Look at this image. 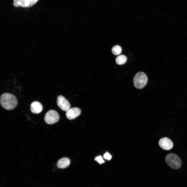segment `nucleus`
<instances>
[{"label":"nucleus","instance_id":"1","mask_svg":"<svg viewBox=\"0 0 187 187\" xmlns=\"http://www.w3.org/2000/svg\"><path fill=\"white\" fill-rule=\"evenodd\" d=\"M0 101L2 107L8 110L14 109L17 104V100L15 96L8 93H3L1 95Z\"/></svg>","mask_w":187,"mask_h":187},{"label":"nucleus","instance_id":"2","mask_svg":"<svg viewBox=\"0 0 187 187\" xmlns=\"http://www.w3.org/2000/svg\"><path fill=\"white\" fill-rule=\"evenodd\" d=\"M166 164L174 169L179 168L182 165V162L179 157L177 155L172 153L168 155L165 159Z\"/></svg>","mask_w":187,"mask_h":187},{"label":"nucleus","instance_id":"3","mask_svg":"<svg viewBox=\"0 0 187 187\" xmlns=\"http://www.w3.org/2000/svg\"><path fill=\"white\" fill-rule=\"evenodd\" d=\"M148 80L147 76L144 73L138 72L136 74L133 78L134 85L136 88H142L146 84Z\"/></svg>","mask_w":187,"mask_h":187},{"label":"nucleus","instance_id":"4","mask_svg":"<svg viewBox=\"0 0 187 187\" xmlns=\"http://www.w3.org/2000/svg\"><path fill=\"white\" fill-rule=\"evenodd\" d=\"M59 116L57 112L54 110H50L46 113L44 120L47 124H54L58 121Z\"/></svg>","mask_w":187,"mask_h":187},{"label":"nucleus","instance_id":"5","mask_svg":"<svg viewBox=\"0 0 187 187\" xmlns=\"http://www.w3.org/2000/svg\"><path fill=\"white\" fill-rule=\"evenodd\" d=\"M57 102L58 106L63 111H66L70 109V105L69 103L62 95L58 97Z\"/></svg>","mask_w":187,"mask_h":187},{"label":"nucleus","instance_id":"6","mask_svg":"<svg viewBox=\"0 0 187 187\" xmlns=\"http://www.w3.org/2000/svg\"><path fill=\"white\" fill-rule=\"evenodd\" d=\"M158 144L161 148L166 150L171 149L173 145L171 140L166 137H164L160 139L159 141Z\"/></svg>","mask_w":187,"mask_h":187},{"label":"nucleus","instance_id":"7","mask_svg":"<svg viewBox=\"0 0 187 187\" xmlns=\"http://www.w3.org/2000/svg\"><path fill=\"white\" fill-rule=\"evenodd\" d=\"M81 112V109L78 108L74 107L70 108L66 111V117L69 120L73 119L79 116Z\"/></svg>","mask_w":187,"mask_h":187},{"label":"nucleus","instance_id":"8","mask_svg":"<svg viewBox=\"0 0 187 187\" xmlns=\"http://www.w3.org/2000/svg\"><path fill=\"white\" fill-rule=\"evenodd\" d=\"M30 109L31 111L33 113L38 114L40 113L42 111L43 106L41 103L35 101L31 103Z\"/></svg>","mask_w":187,"mask_h":187},{"label":"nucleus","instance_id":"9","mask_svg":"<svg viewBox=\"0 0 187 187\" xmlns=\"http://www.w3.org/2000/svg\"><path fill=\"white\" fill-rule=\"evenodd\" d=\"M70 161L68 158L66 157L62 158L57 162V166L59 168L64 169L68 167L70 165Z\"/></svg>","mask_w":187,"mask_h":187},{"label":"nucleus","instance_id":"10","mask_svg":"<svg viewBox=\"0 0 187 187\" xmlns=\"http://www.w3.org/2000/svg\"><path fill=\"white\" fill-rule=\"evenodd\" d=\"M29 4V0H14L13 5L16 7H28Z\"/></svg>","mask_w":187,"mask_h":187},{"label":"nucleus","instance_id":"11","mask_svg":"<svg viewBox=\"0 0 187 187\" xmlns=\"http://www.w3.org/2000/svg\"><path fill=\"white\" fill-rule=\"evenodd\" d=\"M127 59V57L125 55H121L118 56L116 58L115 62L118 65H122L126 62Z\"/></svg>","mask_w":187,"mask_h":187},{"label":"nucleus","instance_id":"12","mask_svg":"<svg viewBox=\"0 0 187 187\" xmlns=\"http://www.w3.org/2000/svg\"><path fill=\"white\" fill-rule=\"evenodd\" d=\"M111 50L112 53L114 55H117L121 53L122 49L119 46L115 45L113 47Z\"/></svg>","mask_w":187,"mask_h":187},{"label":"nucleus","instance_id":"13","mask_svg":"<svg viewBox=\"0 0 187 187\" xmlns=\"http://www.w3.org/2000/svg\"><path fill=\"white\" fill-rule=\"evenodd\" d=\"M95 160L99 164H101L105 162L102 157L100 156L96 157L95 158Z\"/></svg>","mask_w":187,"mask_h":187},{"label":"nucleus","instance_id":"14","mask_svg":"<svg viewBox=\"0 0 187 187\" xmlns=\"http://www.w3.org/2000/svg\"><path fill=\"white\" fill-rule=\"evenodd\" d=\"M103 157L105 159L109 160L111 159L112 156L109 153L106 152L104 154Z\"/></svg>","mask_w":187,"mask_h":187},{"label":"nucleus","instance_id":"15","mask_svg":"<svg viewBox=\"0 0 187 187\" xmlns=\"http://www.w3.org/2000/svg\"><path fill=\"white\" fill-rule=\"evenodd\" d=\"M38 0H29V4L28 7H30L34 5Z\"/></svg>","mask_w":187,"mask_h":187}]
</instances>
